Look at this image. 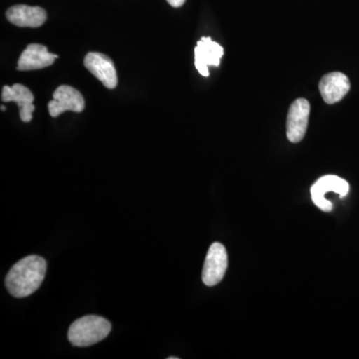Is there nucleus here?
<instances>
[{"instance_id": "1", "label": "nucleus", "mask_w": 359, "mask_h": 359, "mask_svg": "<svg viewBox=\"0 0 359 359\" xmlns=\"http://www.w3.org/2000/svg\"><path fill=\"white\" fill-rule=\"evenodd\" d=\"M47 264L43 257L28 256L14 264L6 278V289L22 299L36 292L44 280Z\"/></svg>"}, {"instance_id": "2", "label": "nucleus", "mask_w": 359, "mask_h": 359, "mask_svg": "<svg viewBox=\"0 0 359 359\" xmlns=\"http://www.w3.org/2000/svg\"><path fill=\"white\" fill-rule=\"evenodd\" d=\"M111 323L98 316H86L75 320L68 330V339L73 346L86 347L102 341L109 335Z\"/></svg>"}, {"instance_id": "3", "label": "nucleus", "mask_w": 359, "mask_h": 359, "mask_svg": "<svg viewBox=\"0 0 359 359\" xmlns=\"http://www.w3.org/2000/svg\"><path fill=\"white\" fill-rule=\"evenodd\" d=\"M228 269V254L221 243H214L208 250L203 268L202 280L208 287H214L223 280Z\"/></svg>"}, {"instance_id": "4", "label": "nucleus", "mask_w": 359, "mask_h": 359, "mask_svg": "<svg viewBox=\"0 0 359 359\" xmlns=\"http://www.w3.org/2000/svg\"><path fill=\"white\" fill-rule=\"evenodd\" d=\"M327 192H334L339 194L341 198L346 197L349 192V184L346 180L334 175L321 177L316 181L311 189V199L316 207L325 212H330L334 209L332 203L325 199V196Z\"/></svg>"}, {"instance_id": "5", "label": "nucleus", "mask_w": 359, "mask_h": 359, "mask_svg": "<svg viewBox=\"0 0 359 359\" xmlns=\"http://www.w3.org/2000/svg\"><path fill=\"white\" fill-rule=\"evenodd\" d=\"M85 109L84 97L78 90L62 85L55 90L53 100L48 103L49 114L56 118L65 111L80 113Z\"/></svg>"}, {"instance_id": "6", "label": "nucleus", "mask_w": 359, "mask_h": 359, "mask_svg": "<svg viewBox=\"0 0 359 359\" xmlns=\"http://www.w3.org/2000/svg\"><path fill=\"white\" fill-rule=\"evenodd\" d=\"M311 105L304 98H299L290 105L287 119V136L292 143H299L308 129Z\"/></svg>"}, {"instance_id": "7", "label": "nucleus", "mask_w": 359, "mask_h": 359, "mask_svg": "<svg viewBox=\"0 0 359 359\" xmlns=\"http://www.w3.org/2000/svg\"><path fill=\"white\" fill-rule=\"evenodd\" d=\"M84 66L108 89L118 85L117 71L112 59L99 52H90L84 59Z\"/></svg>"}, {"instance_id": "8", "label": "nucleus", "mask_w": 359, "mask_h": 359, "mask_svg": "<svg viewBox=\"0 0 359 359\" xmlns=\"http://www.w3.org/2000/svg\"><path fill=\"white\" fill-rule=\"evenodd\" d=\"M224 55V48L210 37H202L195 48V65L200 74L209 76V66L218 67Z\"/></svg>"}, {"instance_id": "9", "label": "nucleus", "mask_w": 359, "mask_h": 359, "mask_svg": "<svg viewBox=\"0 0 359 359\" xmlns=\"http://www.w3.org/2000/svg\"><path fill=\"white\" fill-rule=\"evenodd\" d=\"M321 97L327 104H335L341 101L351 90V81L341 72L327 73L320 82Z\"/></svg>"}, {"instance_id": "10", "label": "nucleus", "mask_w": 359, "mask_h": 359, "mask_svg": "<svg viewBox=\"0 0 359 359\" xmlns=\"http://www.w3.org/2000/svg\"><path fill=\"white\" fill-rule=\"evenodd\" d=\"M56 54L49 53L46 46L41 44H29L18 59V70H39L53 65Z\"/></svg>"}, {"instance_id": "11", "label": "nucleus", "mask_w": 359, "mask_h": 359, "mask_svg": "<svg viewBox=\"0 0 359 359\" xmlns=\"http://www.w3.org/2000/svg\"><path fill=\"white\" fill-rule=\"evenodd\" d=\"M6 18L18 27L37 28L46 22L47 13L41 7L20 4L7 9Z\"/></svg>"}, {"instance_id": "12", "label": "nucleus", "mask_w": 359, "mask_h": 359, "mask_svg": "<svg viewBox=\"0 0 359 359\" xmlns=\"http://www.w3.org/2000/svg\"><path fill=\"white\" fill-rule=\"evenodd\" d=\"M1 100L4 102H14L20 108V119L28 123L32 120V113L35 110L34 96L27 87L21 84H14L13 87L4 86L2 88Z\"/></svg>"}, {"instance_id": "13", "label": "nucleus", "mask_w": 359, "mask_h": 359, "mask_svg": "<svg viewBox=\"0 0 359 359\" xmlns=\"http://www.w3.org/2000/svg\"><path fill=\"white\" fill-rule=\"evenodd\" d=\"M167 1L170 6L175 7V8H178V7H181L185 4L186 0H167Z\"/></svg>"}, {"instance_id": "14", "label": "nucleus", "mask_w": 359, "mask_h": 359, "mask_svg": "<svg viewBox=\"0 0 359 359\" xmlns=\"http://www.w3.org/2000/svg\"><path fill=\"white\" fill-rule=\"evenodd\" d=\"M6 108L4 107V106H1V110L2 111H6Z\"/></svg>"}, {"instance_id": "15", "label": "nucleus", "mask_w": 359, "mask_h": 359, "mask_svg": "<svg viewBox=\"0 0 359 359\" xmlns=\"http://www.w3.org/2000/svg\"><path fill=\"white\" fill-rule=\"evenodd\" d=\"M169 359H178V358H169Z\"/></svg>"}]
</instances>
